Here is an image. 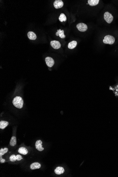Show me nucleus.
<instances>
[{
	"instance_id": "f257e3e1",
	"label": "nucleus",
	"mask_w": 118,
	"mask_h": 177,
	"mask_svg": "<svg viewBox=\"0 0 118 177\" xmlns=\"http://www.w3.org/2000/svg\"><path fill=\"white\" fill-rule=\"evenodd\" d=\"M12 103L14 106L17 108L21 109L23 107L24 101L21 97H16L14 98Z\"/></svg>"
},
{
	"instance_id": "f03ea898",
	"label": "nucleus",
	"mask_w": 118,
	"mask_h": 177,
	"mask_svg": "<svg viewBox=\"0 0 118 177\" xmlns=\"http://www.w3.org/2000/svg\"><path fill=\"white\" fill-rule=\"evenodd\" d=\"M115 38L112 35H107L105 36L103 39V42L105 44H108L112 45L115 42Z\"/></svg>"
},
{
	"instance_id": "7ed1b4c3",
	"label": "nucleus",
	"mask_w": 118,
	"mask_h": 177,
	"mask_svg": "<svg viewBox=\"0 0 118 177\" xmlns=\"http://www.w3.org/2000/svg\"><path fill=\"white\" fill-rule=\"evenodd\" d=\"M104 17L105 21L109 24L111 23L114 19V17L112 15L108 12H106L104 13Z\"/></svg>"
},
{
	"instance_id": "20e7f679",
	"label": "nucleus",
	"mask_w": 118,
	"mask_h": 177,
	"mask_svg": "<svg viewBox=\"0 0 118 177\" xmlns=\"http://www.w3.org/2000/svg\"><path fill=\"white\" fill-rule=\"evenodd\" d=\"M76 27L79 31L81 32H84L86 31L88 29L87 25L84 23H81L78 24L76 25Z\"/></svg>"
},
{
	"instance_id": "39448f33",
	"label": "nucleus",
	"mask_w": 118,
	"mask_h": 177,
	"mask_svg": "<svg viewBox=\"0 0 118 177\" xmlns=\"http://www.w3.org/2000/svg\"><path fill=\"white\" fill-rule=\"evenodd\" d=\"M45 61L47 66L49 67H52L53 66L55 63V61L51 57H48L46 58Z\"/></svg>"
},
{
	"instance_id": "423d86ee",
	"label": "nucleus",
	"mask_w": 118,
	"mask_h": 177,
	"mask_svg": "<svg viewBox=\"0 0 118 177\" xmlns=\"http://www.w3.org/2000/svg\"><path fill=\"white\" fill-rule=\"evenodd\" d=\"M50 45L55 49H58L61 47V44L58 41H52L50 42Z\"/></svg>"
},
{
	"instance_id": "0eeeda50",
	"label": "nucleus",
	"mask_w": 118,
	"mask_h": 177,
	"mask_svg": "<svg viewBox=\"0 0 118 177\" xmlns=\"http://www.w3.org/2000/svg\"><path fill=\"white\" fill-rule=\"evenodd\" d=\"M53 5L56 9L62 8L64 5L63 1L61 0H56L53 3Z\"/></svg>"
},
{
	"instance_id": "6e6552de",
	"label": "nucleus",
	"mask_w": 118,
	"mask_h": 177,
	"mask_svg": "<svg viewBox=\"0 0 118 177\" xmlns=\"http://www.w3.org/2000/svg\"><path fill=\"white\" fill-rule=\"evenodd\" d=\"M42 142L41 140H37L35 144V146L36 149L40 151H42L44 149V148L42 147Z\"/></svg>"
},
{
	"instance_id": "1a4fd4ad",
	"label": "nucleus",
	"mask_w": 118,
	"mask_h": 177,
	"mask_svg": "<svg viewBox=\"0 0 118 177\" xmlns=\"http://www.w3.org/2000/svg\"><path fill=\"white\" fill-rule=\"evenodd\" d=\"M55 172L57 175H60L64 173V169L63 167L59 166L55 169Z\"/></svg>"
},
{
	"instance_id": "9d476101",
	"label": "nucleus",
	"mask_w": 118,
	"mask_h": 177,
	"mask_svg": "<svg viewBox=\"0 0 118 177\" xmlns=\"http://www.w3.org/2000/svg\"><path fill=\"white\" fill-rule=\"evenodd\" d=\"M28 38L30 40H35L36 39V35L35 34L33 31H30L27 34Z\"/></svg>"
},
{
	"instance_id": "9b49d317",
	"label": "nucleus",
	"mask_w": 118,
	"mask_h": 177,
	"mask_svg": "<svg viewBox=\"0 0 118 177\" xmlns=\"http://www.w3.org/2000/svg\"><path fill=\"white\" fill-rule=\"evenodd\" d=\"M41 167V165L38 162H35L31 164L30 166V168L31 170H34V169H39Z\"/></svg>"
},
{
	"instance_id": "f8f14e48",
	"label": "nucleus",
	"mask_w": 118,
	"mask_h": 177,
	"mask_svg": "<svg viewBox=\"0 0 118 177\" xmlns=\"http://www.w3.org/2000/svg\"><path fill=\"white\" fill-rule=\"evenodd\" d=\"M55 34L57 36H59L61 38H64L66 37V35L64 34V31L63 30H61V29L58 30Z\"/></svg>"
},
{
	"instance_id": "ddd939ff",
	"label": "nucleus",
	"mask_w": 118,
	"mask_h": 177,
	"mask_svg": "<svg viewBox=\"0 0 118 177\" xmlns=\"http://www.w3.org/2000/svg\"><path fill=\"white\" fill-rule=\"evenodd\" d=\"M99 2V0H88V3L90 6H94L97 5Z\"/></svg>"
},
{
	"instance_id": "4468645a",
	"label": "nucleus",
	"mask_w": 118,
	"mask_h": 177,
	"mask_svg": "<svg viewBox=\"0 0 118 177\" xmlns=\"http://www.w3.org/2000/svg\"><path fill=\"white\" fill-rule=\"evenodd\" d=\"M18 152L21 154L26 155L28 153V151L25 147H21L18 149Z\"/></svg>"
},
{
	"instance_id": "2eb2a0df",
	"label": "nucleus",
	"mask_w": 118,
	"mask_h": 177,
	"mask_svg": "<svg viewBox=\"0 0 118 177\" xmlns=\"http://www.w3.org/2000/svg\"><path fill=\"white\" fill-rule=\"evenodd\" d=\"M77 45V42L76 41H73L69 43L68 47L69 49H73L76 47Z\"/></svg>"
},
{
	"instance_id": "dca6fc26",
	"label": "nucleus",
	"mask_w": 118,
	"mask_h": 177,
	"mask_svg": "<svg viewBox=\"0 0 118 177\" xmlns=\"http://www.w3.org/2000/svg\"><path fill=\"white\" fill-rule=\"evenodd\" d=\"M9 125V122L6 121H2L0 122V128L1 129H4Z\"/></svg>"
},
{
	"instance_id": "f3484780",
	"label": "nucleus",
	"mask_w": 118,
	"mask_h": 177,
	"mask_svg": "<svg viewBox=\"0 0 118 177\" xmlns=\"http://www.w3.org/2000/svg\"><path fill=\"white\" fill-rule=\"evenodd\" d=\"M16 144V138L15 136L12 137L11 140H10V145L12 146H14Z\"/></svg>"
},
{
	"instance_id": "a211bd4d",
	"label": "nucleus",
	"mask_w": 118,
	"mask_h": 177,
	"mask_svg": "<svg viewBox=\"0 0 118 177\" xmlns=\"http://www.w3.org/2000/svg\"><path fill=\"white\" fill-rule=\"evenodd\" d=\"M59 20L61 22H62L63 21L65 22L66 21L67 19L65 14L62 13L60 15V16L59 17Z\"/></svg>"
},
{
	"instance_id": "6ab92c4d",
	"label": "nucleus",
	"mask_w": 118,
	"mask_h": 177,
	"mask_svg": "<svg viewBox=\"0 0 118 177\" xmlns=\"http://www.w3.org/2000/svg\"><path fill=\"white\" fill-rule=\"evenodd\" d=\"M8 148H5L4 149H3L2 148L0 150V156H1L4 154L8 151Z\"/></svg>"
},
{
	"instance_id": "aec40b11",
	"label": "nucleus",
	"mask_w": 118,
	"mask_h": 177,
	"mask_svg": "<svg viewBox=\"0 0 118 177\" xmlns=\"http://www.w3.org/2000/svg\"><path fill=\"white\" fill-rule=\"evenodd\" d=\"M10 160L11 161H15L16 160V156L14 154H13L12 155V156H10Z\"/></svg>"
},
{
	"instance_id": "412c9836",
	"label": "nucleus",
	"mask_w": 118,
	"mask_h": 177,
	"mask_svg": "<svg viewBox=\"0 0 118 177\" xmlns=\"http://www.w3.org/2000/svg\"><path fill=\"white\" fill-rule=\"evenodd\" d=\"M16 160L18 161H21L22 159V157L19 154H18L16 156Z\"/></svg>"
},
{
	"instance_id": "4be33fe9",
	"label": "nucleus",
	"mask_w": 118,
	"mask_h": 177,
	"mask_svg": "<svg viewBox=\"0 0 118 177\" xmlns=\"http://www.w3.org/2000/svg\"><path fill=\"white\" fill-rule=\"evenodd\" d=\"M5 160L2 158V156H0V162L1 163H4L5 162Z\"/></svg>"
}]
</instances>
